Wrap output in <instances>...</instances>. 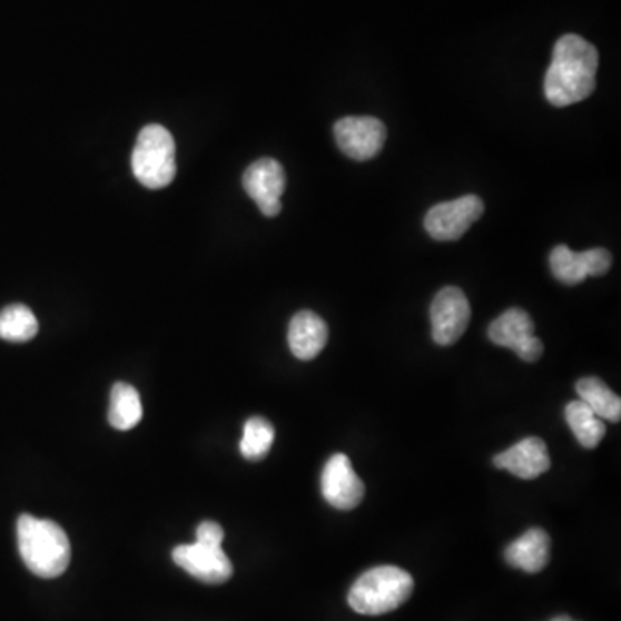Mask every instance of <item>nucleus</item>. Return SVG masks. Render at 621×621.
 Instances as JSON below:
<instances>
[{
  "mask_svg": "<svg viewBox=\"0 0 621 621\" xmlns=\"http://www.w3.org/2000/svg\"><path fill=\"white\" fill-rule=\"evenodd\" d=\"M564 418L576 441L585 448H594L607 435V425L583 401H572L564 410Z\"/></svg>",
  "mask_w": 621,
  "mask_h": 621,
  "instance_id": "dca6fc26",
  "label": "nucleus"
},
{
  "mask_svg": "<svg viewBox=\"0 0 621 621\" xmlns=\"http://www.w3.org/2000/svg\"><path fill=\"white\" fill-rule=\"evenodd\" d=\"M552 275L564 285H579L585 280L586 268L582 253H573L570 247L556 246L549 256Z\"/></svg>",
  "mask_w": 621,
  "mask_h": 621,
  "instance_id": "aec40b11",
  "label": "nucleus"
},
{
  "mask_svg": "<svg viewBox=\"0 0 621 621\" xmlns=\"http://www.w3.org/2000/svg\"><path fill=\"white\" fill-rule=\"evenodd\" d=\"M494 466L506 470L518 479L533 480L551 469L548 445L542 438L529 437L494 457Z\"/></svg>",
  "mask_w": 621,
  "mask_h": 621,
  "instance_id": "f8f14e48",
  "label": "nucleus"
},
{
  "mask_svg": "<svg viewBox=\"0 0 621 621\" xmlns=\"http://www.w3.org/2000/svg\"><path fill=\"white\" fill-rule=\"evenodd\" d=\"M18 548L21 560L33 575L56 579L68 570L71 545L68 535L58 523L21 514L18 520Z\"/></svg>",
  "mask_w": 621,
  "mask_h": 621,
  "instance_id": "f03ea898",
  "label": "nucleus"
},
{
  "mask_svg": "<svg viewBox=\"0 0 621 621\" xmlns=\"http://www.w3.org/2000/svg\"><path fill=\"white\" fill-rule=\"evenodd\" d=\"M551 539L542 529H530L522 538L507 545L504 558L507 563L526 573H539L549 563Z\"/></svg>",
  "mask_w": 621,
  "mask_h": 621,
  "instance_id": "4468645a",
  "label": "nucleus"
},
{
  "mask_svg": "<svg viewBox=\"0 0 621 621\" xmlns=\"http://www.w3.org/2000/svg\"><path fill=\"white\" fill-rule=\"evenodd\" d=\"M482 215L483 200L470 194L432 207L425 216V230L435 240H457L470 230L473 223L479 221Z\"/></svg>",
  "mask_w": 621,
  "mask_h": 621,
  "instance_id": "6e6552de",
  "label": "nucleus"
},
{
  "mask_svg": "<svg viewBox=\"0 0 621 621\" xmlns=\"http://www.w3.org/2000/svg\"><path fill=\"white\" fill-rule=\"evenodd\" d=\"M322 492L326 503L335 510L351 511L365 497V483L354 472L349 457L334 454L322 473Z\"/></svg>",
  "mask_w": 621,
  "mask_h": 621,
  "instance_id": "9b49d317",
  "label": "nucleus"
},
{
  "mask_svg": "<svg viewBox=\"0 0 621 621\" xmlns=\"http://www.w3.org/2000/svg\"><path fill=\"white\" fill-rule=\"evenodd\" d=\"M177 146L172 135L161 125H147L138 134L131 169L144 187L150 190L168 187L177 175Z\"/></svg>",
  "mask_w": 621,
  "mask_h": 621,
  "instance_id": "20e7f679",
  "label": "nucleus"
},
{
  "mask_svg": "<svg viewBox=\"0 0 621 621\" xmlns=\"http://www.w3.org/2000/svg\"><path fill=\"white\" fill-rule=\"evenodd\" d=\"M413 589V576L403 568L376 566L356 580L347 601L356 613L378 617L403 607Z\"/></svg>",
  "mask_w": 621,
  "mask_h": 621,
  "instance_id": "7ed1b4c3",
  "label": "nucleus"
},
{
  "mask_svg": "<svg viewBox=\"0 0 621 621\" xmlns=\"http://www.w3.org/2000/svg\"><path fill=\"white\" fill-rule=\"evenodd\" d=\"M275 441V428L268 420L253 416L244 425V435L240 441L241 456L249 461H259L269 453Z\"/></svg>",
  "mask_w": 621,
  "mask_h": 621,
  "instance_id": "6ab92c4d",
  "label": "nucleus"
},
{
  "mask_svg": "<svg viewBox=\"0 0 621 621\" xmlns=\"http://www.w3.org/2000/svg\"><path fill=\"white\" fill-rule=\"evenodd\" d=\"M551 621H575V620H572V618L570 617H556V618H552Z\"/></svg>",
  "mask_w": 621,
  "mask_h": 621,
  "instance_id": "5701e85b",
  "label": "nucleus"
},
{
  "mask_svg": "<svg viewBox=\"0 0 621 621\" xmlns=\"http://www.w3.org/2000/svg\"><path fill=\"white\" fill-rule=\"evenodd\" d=\"M582 254L583 262H585L586 275L602 276L610 272L611 263H613L610 250L595 247V249L583 250Z\"/></svg>",
  "mask_w": 621,
  "mask_h": 621,
  "instance_id": "412c9836",
  "label": "nucleus"
},
{
  "mask_svg": "<svg viewBox=\"0 0 621 621\" xmlns=\"http://www.w3.org/2000/svg\"><path fill=\"white\" fill-rule=\"evenodd\" d=\"M334 135L338 149L347 158L363 162L384 149L387 128L373 116H347L335 124Z\"/></svg>",
  "mask_w": 621,
  "mask_h": 621,
  "instance_id": "39448f33",
  "label": "nucleus"
},
{
  "mask_svg": "<svg viewBox=\"0 0 621 621\" xmlns=\"http://www.w3.org/2000/svg\"><path fill=\"white\" fill-rule=\"evenodd\" d=\"M533 322L526 310L511 307L489 326V338L499 347H507L526 363H535L544 354V344L533 335Z\"/></svg>",
  "mask_w": 621,
  "mask_h": 621,
  "instance_id": "423d86ee",
  "label": "nucleus"
},
{
  "mask_svg": "<svg viewBox=\"0 0 621 621\" xmlns=\"http://www.w3.org/2000/svg\"><path fill=\"white\" fill-rule=\"evenodd\" d=\"M328 341V326L313 310H300L288 325V347L300 361L315 359Z\"/></svg>",
  "mask_w": 621,
  "mask_h": 621,
  "instance_id": "ddd939ff",
  "label": "nucleus"
},
{
  "mask_svg": "<svg viewBox=\"0 0 621 621\" xmlns=\"http://www.w3.org/2000/svg\"><path fill=\"white\" fill-rule=\"evenodd\" d=\"M598 49L579 34H564L552 50L544 78L545 99L554 108H566L585 100L595 90Z\"/></svg>",
  "mask_w": 621,
  "mask_h": 621,
  "instance_id": "f257e3e1",
  "label": "nucleus"
},
{
  "mask_svg": "<svg viewBox=\"0 0 621 621\" xmlns=\"http://www.w3.org/2000/svg\"><path fill=\"white\" fill-rule=\"evenodd\" d=\"M142 401L137 388L131 385L115 384L111 388V400H109L108 418L111 426L118 430H130L142 420Z\"/></svg>",
  "mask_w": 621,
  "mask_h": 621,
  "instance_id": "f3484780",
  "label": "nucleus"
},
{
  "mask_svg": "<svg viewBox=\"0 0 621 621\" xmlns=\"http://www.w3.org/2000/svg\"><path fill=\"white\" fill-rule=\"evenodd\" d=\"M225 532L215 522H203L196 530V542L207 545H221Z\"/></svg>",
  "mask_w": 621,
  "mask_h": 621,
  "instance_id": "4be33fe9",
  "label": "nucleus"
},
{
  "mask_svg": "<svg viewBox=\"0 0 621 621\" xmlns=\"http://www.w3.org/2000/svg\"><path fill=\"white\" fill-rule=\"evenodd\" d=\"M430 319H432V338L435 344L444 347L456 344L472 319L469 297L464 296L461 288H442L430 307Z\"/></svg>",
  "mask_w": 621,
  "mask_h": 621,
  "instance_id": "0eeeda50",
  "label": "nucleus"
},
{
  "mask_svg": "<svg viewBox=\"0 0 621 621\" xmlns=\"http://www.w3.org/2000/svg\"><path fill=\"white\" fill-rule=\"evenodd\" d=\"M172 561L188 575L204 583H225L234 575V566L221 545H207L200 542L178 545L172 549Z\"/></svg>",
  "mask_w": 621,
  "mask_h": 621,
  "instance_id": "9d476101",
  "label": "nucleus"
},
{
  "mask_svg": "<svg viewBox=\"0 0 621 621\" xmlns=\"http://www.w3.org/2000/svg\"><path fill=\"white\" fill-rule=\"evenodd\" d=\"M580 401L591 407L599 418L618 423L621 420V401L601 378L586 376L576 384Z\"/></svg>",
  "mask_w": 621,
  "mask_h": 621,
  "instance_id": "2eb2a0df",
  "label": "nucleus"
},
{
  "mask_svg": "<svg viewBox=\"0 0 621 621\" xmlns=\"http://www.w3.org/2000/svg\"><path fill=\"white\" fill-rule=\"evenodd\" d=\"M39 334V322L34 318L33 310L24 304H11L0 310V338L2 341L23 342L31 341Z\"/></svg>",
  "mask_w": 621,
  "mask_h": 621,
  "instance_id": "a211bd4d",
  "label": "nucleus"
},
{
  "mask_svg": "<svg viewBox=\"0 0 621 621\" xmlns=\"http://www.w3.org/2000/svg\"><path fill=\"white\" fill-rule=\"evenodd\" d=\"M285 171L280 162L263 158L253 162L241 177L247 196L254 199L266 218H275L282 211V194L285 190Z\"/></svg>",
  "mask_w": 621,
  "mask_h": 621,
  "instance_id": "1a4fd4ad",
  "label": "nucleus"
}]
</instances>
